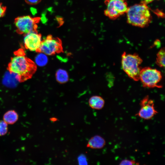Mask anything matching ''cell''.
<instances>
[{
	"label": "cell",
	"mask_w": 165,
	"mask_h": 165,
	"mask_svg": "<svg viewBox=\"0 0 165 165\" xmlns=\"http://www.w3.org/2000/svg\"><path fill=\"white\" fill-rule=\"evenodd\" d=\"M106 144L104 138L100 135H95L91 138L86 145V147L93 149H100L103 148Z\"/></svg>",
	"instance_id": "cell-10"
},
{
	"label": "cell",
	"mask_w": 165,
	"mask_h": 165,
	"mask_svg": "<svg viewBox=\"0 0 165 165\" xmlns=\"http://www.w3.org/2000/svg\"><path fill=\"white\" fill-rule=\"evenodd\" d=\"M6 10V7L3 6L0 2V18L3 16L5 14Z\"/></svg>",
	"instance_id": "cell-20"
},
{
	"label": "cell",
	"mask_w": 165,
	"mask_h": 165,
	"mask_svg": "<svg viewBox=\"0 0 165 165\" xmlns=\"http://www.w3.org/2000/svg\"><path fill=\"white\" fill-rule=\"evenodd\" d=\"M17 82L19 81L16 79V75L9 72L5 74L3 80V84L9 87L15 86Z\"/></svg>",
	"instance_id": "cell-13"
},
{
	"label": "cell",
	"mask_w": 165,
	"mask_h": 165,
	"mask_svg": "<svg viewBox=\"0 0 165 165\" xmlns=\"http://www.w3.org/2000/svg\"><path fill=\"white\" fill-rule=\"evenodd\" d=\"M155 13L158 15V16H160L162 17L163 14L162 12L160 11H156Z\"/></svg>",
	"instance_id": "cell-23"
},
{
	"label": "cell",
	"mask_w": 165,
	"mask_h": 165,
	"mask_svg": "<svg viewBox=\"0 0 165 165\" xmlns=\"http://www.w3.org/2000/svg\"><path fill=\"white\" fill-rule=\"evenodd\" d=\"M40 19V18H33L29 16L18 17L15 18L14 22L16 32L20 34L25 35L36 31L37 23Z\"/></svg>",
	"instance_id": "cell-7"
},
{
	"label": "cell",
	"mask_w": 165,
	"mask_h": 165,
	"mask_svg": "<svg viewBox=\"0 0 165 165\" xmlns=\"http://www.w3.org/2000/svg\"><path fill=\"white\" fill-rule=\"evenodd\" d=\"M28 4L30 5H35L38 3L41 0H25Z\"/></svg>",
	"instance_id": "cell-21"
},
{
	"label": "cell",
	"mask_w": 165,
	"mask_h": 165,
	"mask_svg": "<svg viewBox=\"0 0 165 165\" xmlns=\"http://www.w3.org/2000/svg\"><path fill=\"white\" fill-rule=\"evenodd\" d=\"M19 115L17 112L14 110H10L6 112L3 116V120L8 124L12 125L18 120Z\"/></svg>",
	"instance_id": "cell-12"
},
{
	"label": "cell",
	"mask_w": 165,
	"mask_h": 165,
	"mask_svg": "<svg viewBox=\"0 0 165 165\" xmlns=\"http://www.w3.org/2000/svg\"><path fill=\"white\" fill-rule=\"evenodd\" d=\"M162 79L161 72L156 69L146 67L142 68L141 70L139 80L144 87L161 88L160 83Z\"/></svg>",
	"instance_id": "cell-4"
},
{
	"label": "cell",
	"mask_w": 165,
	"mask_h": 165,
	"mask_svg": "<svg viewBox=\"0 0 165 165\" xmlns=\"http://www.w3.org/2000/svg\"><path fill=\"white\" fill-rule=\"evenodd\" d=\"M142 60L137 53L127 54L123 52L121 55V65L124 71L131 79L135 81L139 80L142 68L140 65Z\"/></svg>",
	"instance_id": "cell-3"
},
{
	"label": "cell",
	"mask_w": 165,
	"mask_h": 165,
	"mask_svg": "<svg viewBox=\"0 0 165 165\" xmlns=\"http://www.w3.org/2000/svg\"><path fill=\"white\" fill-rule=\"evenodd\" d=\"M88 103L90 106L96 110H101L104 107L105 101L104 99L100 96H93L89 99Z\"/></svg>",
	"instance_id": "cell-11"
},
{
	"label": "cell",
	"mask_w": 165,
	"mask_h": 165,
	"mask_svg": "<svg viewBox=\"0 0 165 165\" xmlns=\"http://www.w3.org/2000/svg\"><path fill=\"white\" fill-rule=\"evenodd\" d=\"M40 53L35 57V63L38 66H43L47 63L48 58L45 54L42 53Z\"/></svg>",
	"instance_id": "cell-16"
},
{
	"label": "cell",
	"mask_w": 165,
	"mask_h": 165,
	"mask_svg": "<svg viewBox=\"0 0 165 165\" xmlns=\"http://www.w3.org/2000/svg\"><path fill=\"white\" fill-rule=\"evenodd\" d=\"M55 77L57 82L61 84L65 83L69 80V76L67 72L62 69H60L57 70Z\"/></svg>",
	"instance_id": "cell-14"
},
{
	"label": "cell",
	"mask_w": 165,
	"mask_h": 165,
	"mask_svg": "<svg viewBox=\"0 0 165 165\" xmlns=\"http://www.w3.org/2000/svg\"><path fill=\"white\" fill-rule=\"evenodd\" d=\"M9 64V71L16 75L19 82H24L31 78L37 70L35 62L25 56L23 49H20L14 53Z\"/></svg>",
	"instance_id": "cell-1"
},
{
	"label": "cell",
	"mask_w": 165,
	"mask_h": 165,
	"mask_svg": "<svg viewBox=\"0 0 165 165\" xmlns=\"http://www.w3.org/2000/svg\"><path fill=\"white\" fill-rule=\"evenodd\" d=\"M58 119L55 117H52L50 118V121L53 122H54L57 121Z\"/></svg>",
	"instance_id": "cell-24"
},
{
	"label": "cell",
	"mask_w": 165,
	"mask_h": 165,
	"mask_svg": "<svg viewBox=\"0 0 165 165\" xmlns=\"http://www.w3.org/2000/svg\"><path fill=\"white\" fill-rule=\"evenodd\" d=\"M24 44L25 48L31 51H35L39 48L42 42L41 36L37 31L25 35Z\"/></svg>",
	"instance_id": "cell-9"
},
{
	"label": "cell",
	"mask_w": 165,
	"mask_h": 165,
	"mask_svg": "<svg viewBox=\"0 0 165 165\" xmlns=\"http://www.w3.org/2000/svg\"><path fill=\"white\" fill-rule=\"evenodd\" d=\"M78 163L79 164H87V160L86 156L82 154L80 155L78 158Z\"/></svg>",
	"instance_id": "cell-18"
},
{
	"label": "cell",
	"mask_w": 165,
	"mask_h": 165,
	"mask_svg": "<svg viewBox=\"0 0 165 165\" xmlns=\"http://www.w3.org/2000/svg\"><path fill=\"white\" fill-rule=\"evenodd\" d=\"M106 16L111 20H115L126 13L128 7L126 0H106Z\"/></svg>",
	"instance_id": "cell-5"
},
{
	"label": "cell",
	"mask_w": 165,
	"mask_h": 165,
	"mask_svg": "<svg viewBox=\"0 0 165 165\" xmlns=\"http://www.w3.org/2000/svg\"><path fill=\"white\" fill-rule=\"evenodd\" d=\"M165 49L161 48L156 54V63L160 67L164 68L165 66Z\"/></svg>",
	"instance_id": "cell-15"
},
{
	"label": "cell",
	"mask_w": 165,
	"mask_h": 165,
	"mask_svg": "<svg viewBox=\"0 0 165 165\" xmlns=\"http://www.w3.org/2000/svg\"></svg>",
	"instance_id": "cell-25"
},
{
	"label": "cell",
	"mask_w": 165,
	"mask_h": 165,
	"mask_svg": "<svg viewBox=\"0 0 165 165\" xmlns=\"http://www.w3.org/2000/svg\"><path fill=\"white\" fill-rule=\"evenodd\" d=\"M126 13L128 23L133 26L145 27L152 21L149 8L147 4L141 2L128 7Z\"/></svg>",
	"instance_id": "cell-2"
},
{
	"label": "cell",
	"mask_w": 165,
	"mask_h": 165,
	"mask_svg": "<svg viewBox=\"0 0 165 165\" xmlns=\"http://www.w3.org/2000/svg\"><path fill=\"white\" fill-rule=\"evenodd\" d=\"M141 108L136 115L145 120L151 119L158 113L155 109L153 100L149 99L148 96H146L140 101Z\"/></svg>",
	"instance_id": "cell-8"
},
{
	"label": "cell",
	"mask_w": 165,
	"mask_h": 165,
	"mask_svg": "<svg viewBox=\"0 0 165 165\" xmlns=\"http://www.w3.org/2000/svg\"><path fill=\"white\" fill-rule=\"evenodd\" d=\"M141 2L146 4H149L155 0H141Z\"/></svg>",
	"instance_id": "cell-22"
},
{
	"label": "cell",
	"mask_w": 165,
	"mask_h": 165,
	"mask_svg": "<svg viewBox=\"0 0 165 165\" xmlns=\"http://www.w3.org/2000/svg\"><path fill=\"white\" fill-rule=\"evenodd\" d=\"M36 52L43 53L46 55L52 56L62 53L63 51L60 39L49 35L42 41L39 48Z\"/></svg>",
	"instance_id": "cell-6"
},
{
	"label": "cell",
	"mask_w": 165,
	"mask_h": 165,
	"mask_svg": "<svg viewBox=\"0 0 165 165\" xmlns=\"http://www.w3.org/2000/svg\"><path fill=\"white\" fill-rule=\"evenodd\" d=\"M137 164V163L134 160L125 159L121 161L119 165H132Z\"/></svg>",
	"instance_id": "cell-19"
},
{
	"label": "cell",
	"mask_w": 165,
	"mask_h": 165,
	"mask_svg": "<svg viewBox=\"0 0 165 165\" xmlns=\"http://www.w3.org/2000/svg\"><path fill=\"white\" fill-rule=\"evenodd\" d=\"M8 124L4 121L0 120V136L7 134L8 131Z\"/></svg>",
	"instance_id": "cell-17"
}]
</instances>
